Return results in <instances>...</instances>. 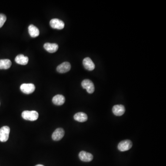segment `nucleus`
<instances>
[{"label": "nucleus", "instance_id": "2", "mask_svg": "<svg viewBox=\"0 0 166 166\" xmlns=\"http://www.w3.org/2000/svg\"><path fill=\"white\" fill-rule=\"evenodd\" d=\"M10 129L8 126H4L0 128V141L5 142L9 138Z\"/></svg>", "mask_w": 166, "mask_h": 166}, {"label": "nucleus", "instance_id": "9", "mask_svg": "<svg viewBox=\"0 0 166 166\" xmlns=\"http://www.w3.org/2000/svg\"><path fill=\"white\" fill-rule=\"evenodd\" d=\"M112 111L115 115L120 116L125 112V108L122 105H116L113 107Z\"/></svg>", "mask_w": 166, "mask_h": 166}, {"label": "nucleus", "instance_id": "18", "mask_svg": "<svg viewBox=\"0 0 166 166\" xmlns=\"http://www.w3.org/2000/svg\"><path fill=\"white\" fill-rule=\"evenodd\" d=\"M7 20L6 15L2 13H0V28H1Z\"/></svg>", "mask_w": 166, "mask_h": 166}, {"label": "nucleus", "instance_id": "8", "mask_svg": "<svg viewBox=\"0 0 166 166\" xmlns=\"http://www.w3.org/2000/svg\"><path fill=\"white\" fill-rule=\"evenodd\" d=\"M79 157L82 161L90 162L92 160L93 156L91 153H88L86 151H82L79 153Z\"/></svg>", "mask_w": 166, "mask_h": 166}, {"label": "nucleus", "instance_id": "17", "mask_svg": "<svg viewBox=\"0 0 166 166\" xmlns=\"http://www.w3.org/2000/svg\"><path fill=\"white\" fill-rule=\"evenodd\" d=\"M12 62L9 59L0 60V69H8L11 66Z\"/></svg>", "mask_w": 166, "mask_h": 166}, {"label": "nucleus", "instance_id": "14", "mask_svg": "<svg viewBox=\"0 0 166 166\" xmlns=\"http://www.w3.org/2000/svg\"><path fill=\"white\" fill-rule=\"evenodd\" d=\"M52 102L56 105H62L65 102V98L62 95H57L53 98Z\"/></svg>", "mask_w": 166, "mask_h": 166}, {"label": "nucleus", "instance_id": "6", "mask_svg": "<svg viewBox=\"0 0 166 166\" xmlns=\"http://www.w3.org/2000/svg\"><path fill=\"white\" fill-rule=\"evenodd\" d=\"M50 25L53 29L62 30L64 28L65 24L59 19H53L50 21Z\"/></svg>", "mask_w": 166, "mask_h": 166}, {"label": "nucleus", "instance_id": "5", "mask_svg": "<svg viewBox=\"0 0 166 166\" xmlns=\"http://www.w3.org/2000/svg\"><path fill=\"white\" fill-rule=\"evenodd\" d=\"M21 91L25 94H30L34 92L35 86L33 84H23L20 87Z\"/></svg>", "mask_w": 166, "mask_h": 166}, {"label": "nucleus", "instance_id": "13", "mask_svg": "<svg viewBox=\"0 0 166 166\" xmlns=\"http://www.w3.org/2000/svg\"><path fill=\"white\" fill-rule=\"evenodd\" d=\"M15 61L18 64L21 65H25L28 63L29 59L27 56H25L23 55H19L15 57Z\"/></svg>", "mask_w": 166, "mask_h": 166}, {"label": "nucleus", "instance_id": "1", "mask_svg": "<svg viewBox=\"0 0 166 166\" xmlns=\"http://www.w3.org/2000/svg\"><path fill=\"white\" fill-rule=\"evenodd\" d=\"M38 113L36 111H24L22 113V117L24 119L30 121H35L38 118Z\"/></svg>", "mask_w": 166, "mask_h": 166}, {"label": "nucleus", "instance_id": "3", "mask_svg": "<svg viewBox=\"0 0 166 166\" xmlns=\"http://www.w3.org/2000/svg\"><path fill=\"white\" fill-rule=\"evenodd\" d=\"M82 87L86 89L89 94H92L94 92L95 87L93 83L89 79H85L81 83Z\"/></svg>", "mask_w": 166, "mask_h": 166}, {"label": "nucleus", "instance_id": "11", "mask_svg": "<svg viewBox=\"0 0 166 166\" xmlns=\"http://www.w3.org/2000/svg\"><path fill=\"white\" fill-rule=\"evenodd\" d=\"M83 64L85 68L89 71H92L95 67V66L93 62L89 57L85 58L83 60Z\"/></svg>", "mask_w": 166, "mask_h": 166}, {"label": "nucleus", "instance_id": "4", "mask_svg": "<svg viewBox=\"0 0 166 166\" xmlns=\"http://www.w3.org/2000/svg\"><path fill=\"white\" fill-rule=\"evenodd\" d=\"M133 146L132 141L129 140H123L119 144L118 149L120 151H125L129 150Z\"/></svg>", "mask_w": 166, "mask_h": 166}, {"label": "nucleus", "instance_id": "19", "mask_svg": "<svg viewBox=\"0 0 166 166\" xmlns=\"http://www.w3.org/2000/svg\"><path fill=\"white\" fill-rule=\"evenodd\" d=\"M44 166L43 165H41V164H38V165H36V166Z\"/></svg>", "mask_w": 166, "mask_h": 166}, {"label": "nucleus", "instance_id": "15", "mask_svg": "<svg viewBox=\"0 0 166 166\" xmlns=\"http://www.w3.org/2000/svg\"><path fill=\"white\" fill-rule=\"evenodd\" d=\"M74 119L76 121L80 122L86 121L88 119V116L85 113L83 112H78L74 115Z\"/></svg>", "mask_w": 166, "mask_h": 166}, {"label": "nucleus", "instance_id": "7", "mask_svg": "<svg viewBox=\"0 0 166 166\" xmlns=\"http://www.w3.org/2000/svg\"><path fill=\"white\" fill-rule=\"evenodd\" d=\"M64 135V130L62 128H58L54 132L52 138L55 141H59L63 138Z\"/></svg>", "mask_w": 166, "mask_h": 166}, {"label": "nucleus", "instance_id": "16", "mask_svg": "<svg viewBox=\"0 0 166 166\" xmlns=\"http://www.w3.org/2000/svg\"><path fill=\"white\" fill-rule=\"evenodd\" d=\"M28 31H29V34L31 37H36L39 36V30L36 26L33 25H29V27H28Z\"/></svg>", "mask_w": 166, "mask_h": 166}, {"label": "nucleus", "instance_id": "10", "mask_svg": "<svg viewBox=\"0 0 166 166\" xmlns=\"http://www.w3.org/2000/svg\"><path fill=\"white\" fill-rule=\"evenodd\" d=\"M71 66L68 62H64L61 64L59 65L57 67V71L61 74L66 73L70 71Z\"/></svg>", "mask_w": 166, "mask_h": 166}, {"label": "nucleus", "instance_id": "12", "mask_svg": "<svg viewBox=\"0 0 166 166\" xmlns=\"http://www.w3.org/2000/svg\"><path fill=\"white\" fill-rule=\"evenodd\" d=\"M58 44L56 43H47L44 44V48L46 51L50 53H53L57 51L58 50Z\"/></svg>", "mask_w": 166, "mask_h": 166}]
</instances>
